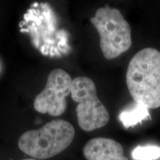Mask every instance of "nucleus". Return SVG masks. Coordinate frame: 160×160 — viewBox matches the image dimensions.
I'll use <instances>...</instances> for the list:
<instances>
[{
	"instance_id": "1",
	"label": "nucleus",
	"mask_w": 160,
	"mask_h": 160,
	"mask_svg": "<svg viewBox=\"0 0 160 160\" xmlns=\"http://www.w3.org/2000/svg\"><path fill=\"white\" fill-rule=\"evenodd\" d=\"M19 27L22 33H28L33 45L44 56L60 57L71 50L68 35L58 28L57 17L49 4L31 5Z\"/></svg>"
},
{
	"instance_id": "2",
	"label": "nucleus",
	"mask_w": 160,
	"mask_h": 160,
	"mask_svg": "<svg viewBox=\"0 0 160 160\" xmlns=\"http://www.w3.org/2000/svg\"><path fill=\"white\" fill-rule=\"evenodd\" d=\"M126 83L136 103L148 109L160 107V51L147 48L133 56L128 66Z\"/></svg>"
},
{
	"instance_id": "3",
	"label": "nucleus",
	"mask_w": 160,
	"mask_h": 160,
	"mask_svg": "<svg viewBox=\"0 0 160 160\" xmlns=\"http://www.w3.org/2000/svg\"><path fill=\"white\" fill-rule=\"evenodd\" d=\"M75 129L66 120L49 122L41 128L31 130L22 134L19 148L35 159H47L65 151L73 142Z\"/></svg>"
},
{
	"instance_id": "4",
	"label": "nucleus",
	"mask_w": 160,
	"mask_h": 160,
	"mask_svg": "<svg viewBox=\"0 0 160 160\" xmlns=\"http://www.w3.org/2000/svg\"><path fill=\"white\" fill-rule=\"evenodd\" d=\"M100 38V48L106 59L119 57L132 45L131 28L119 9L106 5L90 19Z\"/></svg>"
},
{
	"instance_id": "5",
	"label": "nucleus",
	"mask_w": 160,
	"mask_h": 160,
	"mask_svg": "<svg viewBox=\"0 0 160 160\" xmlns=\"http://www.w3.org/2000/svg\"><path fill=\"white\" fill-rule=\"evenodd\" d=\"M71 94L72 99L77 103L76 111L81 129L93 131L108 123L110 114L98 98L96 85L91 79L86 77L73 79Z\"/></svg>"
},
{
	"instance_id": "6",
	"label": "nucleus",
	"mask_w": 160,
	"mask_h": 160,
	"mask_svg": "<svg viewBox=\"0 0 160 160\" xmlns=\"http://www.w3.org/2000/svg\"><path fill=\"white\" fill-rule=\"evenodd\" d=\"M72 81L69 73L63 69H53L48 77L45 88L35 97L36 111L53 117L63 114L67 108L66 98L71 93Z\"/></svg>"
},
{
	"instance_id": "7",
	"label": "nucleus",
	"mask_w": 160,
	"mask_h": 160,
	"mask_svg": "<svg viewBox=\"0 0 160 160\" xmlns=\"http://www.w3.org/2000/svg\"><path fill=\"white\" fill-rule=\"evenodd\" d=\"M83 154L87 160H129L121 144L105 137L90 139L84 146Z\"/></svg>"
},
{
	"instance_id": "8",
	"label": "nucleus",
	"mask_w": 160,
	"mask_h": 160,
	"mask_svg": "<svg viewBox=\"0 0 160 160\" xmlns=\"http://www.w3.org/2000/svg\"><path fill=\"white\" fill-rule=\"evenodd\" d=\"M150 117L148 108L145 106L136 103L128 109L124 110L119 116V120L126 128L142 122L144 119Z\"/></svg>"
},
{
	"instance_id": "9",
	"label": "nucleus",
	"mask_w": 160,
	"mask_h": 160,
	"mask_svg": "<svg viewBox=\"0 0 160 160\" xmlns=\"http://www.w3.org/2000/svg\"><path fill=\"white\" fill-rule=\"evenodd\" d=\"M134 160H156L160 157V147L157 145L138 146L132 151Z\"/></svg>"
},
{
	"instance_id": "10",
	"label": "nucleus",
	"mask_w": 160,
	"mask_h": 160,
	"mask_svg": "<svg viewBox=\"0 0 160 160\" xmlns=\"http://www.w3.org/2000/svg\"><path fill=\"white\" fill-rule=\"evenodd\" d=\"M22 160H37V159H22Z\"/></svg>"
}]
</instances>
